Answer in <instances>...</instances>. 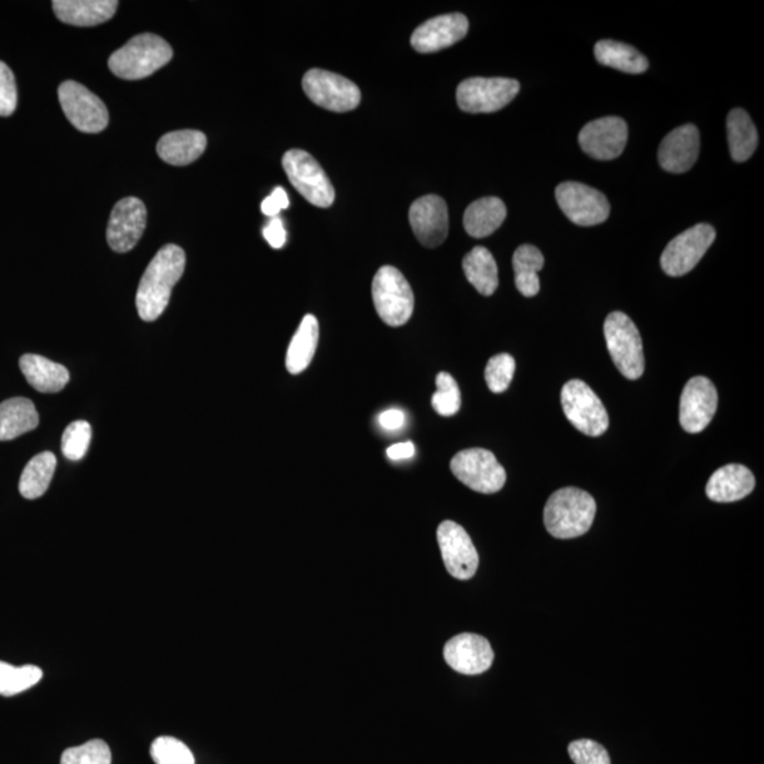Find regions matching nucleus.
<instances>
[{"mask_svg": "<svg viewBox=\"0 0 764 764\" xmlns=\"http://www.w3.org/2000/svg\"><path fill=\"white\" fill-rule=\"evenodd\" d=\"M185 268L186 254L181 247L168 244L157 252L137 292V309L142 320L155 321L162 316Z\"/></svg>", "mask_w": 764, "mask_h": 764, "instance_id": "nucleus-1", "label": "nucleus"}, {"mask_svg": "<svg viewBox=\"0 0 764 764\" xmlns=\"http://www.w3.org/2000/svg\"><path fill=\"white\" fill-rule=\"evenodd\" d=\"M597 501L587 491L565 488L555 491L544 509V524L558 539L578 538L592 527Z\"/></svg>", "mask_w": 764, "mask_h": 764, "instance_id": "nucleus-2", "label": "nucleus"}, {"mask_svg": "<svg viewBox=\"0 0 764 764\" xmlns=\"http://www.w3.org/2000/svg\"><path fill=\"white\" fill-rule=\"evenodd\" d=\"M173 57L166 40L153 33H143L129 40L108 59L109 69L123 79H142L165 67Z\"/></svg>", "mask_w": 764, "mask_h": 764, "instance_id": "nucleus-3", "label": "nucleus"}, {"mask_svg": "<svg viewBox=\"0 0 764 764\" xmlns=\"http://www.w3.org/2000/svg\"><path fill=\"white\" fill-rule=\"evenodd\" d=\"M604 339L614 365L627 380H639L644 373L643 340L637 326L623 312H613L604 321Z\"/></svg>", "mask_w": 764, "mask_h": 764, "instance_id": "nucleus-4", "label": "nucleus"}, {"mask_svg": "<svg viewBox=\"0 0 764 764\" xmlns=\"http://www.w3.org/2000/svg\"><path fill=\"white\" fill-rule=\"evenodd\" d=\"M376 314L385 325L404 326L414 314L415 296L410 282L394 266H381L373 281Z\"/></svg>", "mask_w": 764, "mask_h": 764, "instance_id": "nucleus-5", "label": "nucleus"}, {"mask_svg": "<svg viewBox=\"0 0 764 764\" xmlns=\"http://www.w3.org/2000/svg\"><path fill=\"white\" fill-rule=\"evenodd\" d=\"M287 178L310 205L329 208L335 203L336 192L324 167L310 153L292 149L282 159Z\"/></svg>", "mask_w": 764, "mask_h": 764, "instance_id": "nucleus-6", "label": "nucleus"}, {"mask_svg": "<svg viewBox=\"0 0 764 764\" xmlns=\"http://www.w3.org/2000/svg\"><path fill=\"white\" fill-rule=\"evenodd\" d=\"M560 404L567 419L583 435L597 438L608 430V411L599 396L583 381L567 382L560 392Z\"/></svg>", "mask_w": 764, "mask_h": 764, "instance_id": "nucleus-7", "label": "nucleus"}, {"mask_svg": "<svg viewBox=\"0 0 764 764\" xmlns=\"http://www.w3.org/2000/svg\"><path fill=\"white\" fill-rule=\"evenodd\" d=\"M450 470L461 483L481 494L498 493L507 480L495 456L480 448L459 451L450 461Z\"/></svg>", "mask_w": 764, "mask_h": 764, "instance_id": "nucleus-8", "label": "nucleus"}, {"mask_svg": "<svg viewBox=\"0 0 764 764\" xmlns=\"http://www.w3.org/2000/svg\"><path fill=\"white\" fill-rule=\"evenodd\" d=\"M519 92L517 79L476 77L459 84L456 99L461 111L491 113L507 107Z\"/></svg>", "mask_w": 764, "mask_h": 764, "instance_id": "nucleus-9", "label": "nucleus"}, {"mask_svg": "<svg viewBox=\"0 0 764 764\" xmlns=\"http://www.w3.org/2000/svg\"><path fill=\"white\" fill-rule=\"evenodd\" d=\"M302 87L312 102L327 111H353L361 102L360 88L353 81L326 69H309L302 79Z\"/></svg>", "mask_w": 764, "mask_h": 764, "instance_id": "nucleus-10", "label": "nucleus"}, {"mask_svg": "<svg viewBox=\"0 0 764 764\" xmlns=\"http://www.w3.org/2000/svg\"><path fill=\"white\" fill-rule=\"evenodd\" d=\"M558 206L574 225L592 227L602 225L610 216L607 196L597 188L577 182L560 183L555 190Z\"/></svg>", "mask_w": 764, "mask_h": 764, "instance_id": "nucleus-11", "label": "nucleus"}, {"mask_svg": "<svg viewBox=\"0 0 764 764\" xmlns=\"http://www.w3.org/2000/svg\"><path fill=\"white\" fill-rule=\"evenodd\" d=\"M58 99L68 121L78 131L99 133L108 127L109 113L106 103L81 84L63 83L58 88Z\"/></svg>", "mask_w": 764, "mask_h": 764, "instance_id": "nucleus-12", "label": "nucleus"}, {"mask_svg": "<svg viewBox=\"0 0 764 764\" xmlns=\"http://www.w3.org/2000/svg\"><path fill=\"white\" fill-rule=\"evenodd\" d=\"M716 228L697 225L674 238L662 255V268L669 276H683L691 272L716 241Z\"/></svg>", "mask_w": 764, "mask_h": 764, "instance_id": "nucleus-13", "label": "nucleus"}, {"mask_svg": "<svg viewBox=\"0 0 764 764\" xmlns=\"http://www.w3.org/2000/svg\"><path fill=\"white\" fill-rule=\"evenodd\" d=\"M436 535L450 577L460 580L473 578L479 568V554L466 530L455 521H444Z\"/></svg>", "mask_w": 764, "mask_h": 764, "instance_id": "nucleus-14", "label": "nucleus"}, {"mask_svg": "<svg viewBox=\"0 0 764 764\" xmlns=\"http://www.w3.org/2000/svg\"><path fill=\"white\" fill-rule=\"evenodd\" d=\"M718 408V392L706 376H694L679 400V424L688 434H699L711 424Z\"/></svg>", "mask_w": 764, "mask_h": 764, "instance_id": "nucleus-15", "label": "nucleus"}, {"mask_svg": "<svg viewBox=\"0 0 764 764\" xmlns=\"http://www.w3.org/2000/svg\"><path fill=\"white\" fill-rule=\"evenodd\" d=\"M148 211L142 200L127 197L119 200L109 217L107 241L119 254H125L137 247L145 232Z\"/></svg>", "mask_w": 764, "mask_h": 764, "instance_id": "nucleus-16", "label": "nucleus"}, {"mask_svg": "<svg viewBox=\"0 0 764 764\" xmlns=\"http://www.w3.org/2000/svg\"><path fill=\"white\" fill-rule=\"evenodd\" d=\"M629 138L627 123L622 118L594 119L579 133V145L590 157L613 161L622 155Z\"/></svg>", "mask_w": 764, "mask_h": 764, "instance_id": "nucleus-17", "label": "nucleus"}, {"mask_svg": "<svg viewBox=\"0 0 764 764\" xmlns=\"http://www.w3.org/2000/svg\"><path fill=\"white\" fill-rule=\"evenodd\" d=\"M410 222L422 245L439 247L449 232L448 206L439 196L421 197L410 208Z\"/></svg>", "mask_w": 764, "mask_h": 764, "instance_id": "nucleus-18", "label": "nucleus"}, {"mask_svg": "<svg viewBox=\"0 0 764 764\" xmlns=\"http://www.w3.org/2000/svg\"><path fill=\"white\" fill-rule=\"evenodd\" d=\"M444 657L455 672L465 676H479L493 664L494 652L488 639L479 634L461 633L446 643Z\"/></svg>", "mask_w": 764, "mask_h": 764, "instance_id": "nucleus-19", "label": "nucleus"}, {"mask_svg": "<svg viewBox=\"0 0 764 764\" xmlns=\"http://www.w3.org/2000/svg\"><path fill=\"white\" fill-rule=\"evenodd\" d=\"M468 32L469 20L465 14H441L416 28L412 33L411 44L418 53H436L459 43Z\"/></svg>", "mask_w": 764, "mask_h": 764, "instance_id": "nucleus-20", "label": "nucleus"}, {"mask_svg": "<svg viewBox=\"0 0 764 764\" xmlns=\"http://www.w3.org/2000/svg\"><path fill=\"white\" fill-rule=\"evenodd\" d=\"M701 149L698 128L688 123L669 132L658 149L659 165L669 173H686L696 165Z\"/></svg>", "mask_w": 764, "mask_h": 764, "instance_id": "nucleus-21", "label": "nucleus"}, {"mask_svg": "<svg viewBox=\"0 0 764 764\" xmlns=\"http://www.w3.org/2000/svg\"><path fill=\"white\" fill-rule=\"evenodd\" d=\"M752 471L742 465H727L711 476L707 484L708 499L717 503H733L747 498L755 489Z\"/></svg>", "mask_w": 764, "mask_h": 764, "instance_id": "nucleus-22", "label": "nucleus"}, {"mask_svg": "<svg viewBox=\"0 0 764 764\" xmlns=\"http://www.w3.org/2000/svg\"><path fill=\"white\" fill-rule=\"evenodd\" d=\"M54 13L63 23L78 28H91L112 19L118 9L117 0H54Z\"/></svg>", "mask_w": 764, "mask_h": 764, "instance_id": "nucleus-23", "label": "nucleus"}, {"mask_svg": "<svg viewBox=\"0 0 764 764\" xmlns=\"http://www.w3.org/2000/svg\"><path fill=\"white\" fill-rule=\"evenodd\" d=\"M207 138L200 131H175L166 133L157 142V155L173 166H186L205 153Z\"/></svg>", "mask_w": 764, "mask_h": 764, "instance_id": "nucleus-24", "label": "nucleus"}, {"mask_svg": "<svg viewBox=\"0 0 764 764\" xmlns=\"http://www.w3.org/2000/svg\"><path fill=\"white\" fill-rule=\"evenodd\" d=\"M19 365L29 384L43 394H56L68 384L69 373L66 367L54 363L46 357L24 354Z\"/></svg>", "mask_w": 764, "mask_h": 764, "instance_id": "nucleus-25", "label": "nucleus"}, {"mask_svg": "<svg viewBox=\"0 0 764 764\" xmlns=\"http://www.w3.org/2000/svg\"><path fill=\"white\" fill-rule=\"evenodd\" d=\"M507 217V207L499 197L479 198L465 211L466 232L473 238H484L498 231Z\"/></svg>", "mask_w": 764, "mask_h": 764, "instance_id": "nucleus-26", "label": "nucleus"}, {"mask_svg": "<svg viewBox=\"0 0 764 764\" xmlns=\"http://www.w3.org/2000/svg\"><path fill=\"white\" fill-rule=\"evenodd\" d=\"M39 412L28 399H10L0 404V441L13 440L39 426Z\"/></svg>", "mask_w": 764, "mask_h": 764, "instance_id": "nucleus-27", "label": "nucleus"}, {"mask_svg": "<svg viewBox=\"0 0 764 764\" xmlns=\"http://www.w3.org/2000/svg\"><path fill=\"white\" fill-rule=\"evenodd\" d=\"M319 343V321L314 315H307L301 321L286 354V369L291 374L304 373L314 360Z\"/></svg>", "mask_w": 764, "mask_h": 764, "instance_id": "nucleus-28", "label": "nucleus"}, {"mask_svg": "<svg viewBox=\"0 0 764 764\" xmlns=\"http://www.w3.org/2000/svg\"><path fill=\"white\" fill-rule=\"evenodd\" d=\"M728 142L731 156L738 163L746 162L753 156L758 145L755 123L746 111L732 109L727 119Z\"/></svg>", "mask_w": 764, "mask_h": 764, "instance_id": "nucleus-29", "label": "nucleus"}, {"mask_svg": "<svg viewBox=\"0 0 764 764\" xmlns=\"http://www.w3.org/2000/svg\"><path fill=\"white\" fill-rule=\"evenodd\" d=\"M466 277L480 295L491 296L499 287V268L488 248L476 247L465 257Z\"/></svg>", "mask_w": 764, "mask_h": 764, "instance_id": "nucleus-30", "label": "nucleus"}, {"mask_svg": "<svg viewBox=\"0 0 764 764\" xmlns=\"http://www.w3.org/2000/svg\"><path fill=\"white\" fill-rule=\"evenodd\" d=\"M594 57L602 66L627 74H643L648 69V59L637 48L614 40H600L594 46Z\"/></svg>", "mask_w": 764, "mask_h": 764, "instance_id": "nucleus-31", "label": "nucleus"}, {"mask_svg": "<svg viewBox=\"0 0 764 764\" xmlns=\"http://www.w3.org/2000/svg\"><path fill=\"white\" fill-rule=\"evenodd\" d=\"M57 468V459L52 451H43L34 456L24 468L20 478V494L28 500L42 498L52 483L54 471Z\"/></svg>", "mask_w": 764, "mask_h": 764, "instance_id": "nucleus-32", "label": "nucleus"}, {"mask_svg": "<svg viewBox=\"0 0 764 764\" xmlns=\"http://www.w3.org/2000/svg\"><path fill=\"white\" fill-rule=\"evenodd\" d=\"M545 258L543 252L534 245H521L514 252L513 266L515 274V286L521 295L533 297L538 295L541 290L538 272L543 270Z\"/></svg>", "mask_w": 764, "mask_h": 764, "instance_id": "nucleus-33", "label": "nucleus"}, {"mask_svg": "<svg viewBox=\"0 0 764 764\" xmlns=\"http://www.w3.org/2000/svg\"><path fill=\"white\" fill-rule=\"evenodd\" d=\"M43 672L36 666L13 667L0 662V696L13 697L42 681Z\"/></svg>", "mask_w": 764, "mask_h": 764, "instance_id": "nucleus-34", "label": "nucleus"}, {"mask_svg": "<svg viewBox=\"0 0 764 764\" xmlns=\"http://www.w3.org/2000/svg\"><path fill=\"white\" fill-rule=\"evenodd\" d=\"M438 391L432 396V406L441 416L458 414L461 406V395L458 382L449 373L436 375Z\"/></svg>", "mask_w": 764, "mask_h": 764, "instance_id": "nucleus-35", "label": "nucleus"}, {"mask_svg": "<svg viewBox=\"0 0 764 764\" xmlns=\"http://www.w3.org/2000/svg\"><path fill=\"white\" fill-rule=\"evenodd\" d=\"M91 425L86 421H76L67 426L62 438L63 455L68 460H81L91 444Z\"/></svg>", "mask_w": 764, "mask_h": 764, "instance_id": "nucleus-36", "label": "nucleus"}, {"mask_svg": "<svg viewBox=\"0 0 764 764\" xmlns=\"http://www.w3.org/2000/svg\"><path fill=\"white\" fill-rule=\"evenodd\" d=\"M151 755L156 764H195V756L185 743L172 736L157 738L152 743Z\"/></svg>", "mask_w": 764, "mask_h": 764, "instance_id": "nucleus-37", "label": "nucleus"}, {"mask_svg": "<svg viewBox=\"0 0 764 764\" xmlns=\"http://www.w3.org/2000/svg\"><path fill=\"white\" fill-rule=\"evenodd\" d=\"M111 749L101 739H94L81 746L69 747L59 764H111Z\"/></svg>", "mask_w": 764, "mask_h": 764, "instance_id": "nucleus-38", "label": "nucleus"}, {"mask_svg": "<svg viewBox=\"0 0 764 764\" xmlns=\"http://www.w3.org/2000/svg\"><path fill=\"white\" fill-rule=\"evenodd\" d=\"M515 373V360L510 354L491 357L485 365L484 376L489 390L494 394L507 391Z\"/></svg>", "mask_w": 764, "mask_h": 764, "instance_id": "nucleus-39", "label": "nucleus"}, {"mask_svg": "<svg viewBox=\"0 0 764 764\" xmlns=\"http://www.w3.org/2000/svg\"><path fill=\"white\" fill-rule=\"evenodd\" d=\"M568 753L575 764H612L607 749L590 739L569 743Z\"/></svg>", "mask_w": 764, "mask_h": 764, "instance_id": "nucleus-40", "label": "nucleus"}, {"mask_svg": "<svg viewBox=\"0 0 764 764\" xmlns=\"http://www.w3.org/2000/svg\"><path fill=\"white\" fill-rule=\"evenodd\" d=\"M18 107V88L12 69L0 62V117H10Z\"/></svg>", "mask_w": 764, "mask_h": 764, "instance_id": "nucleus-41", "label": "nucleus"}, {"mask_svg": "<svg viewBox=\"0 0 764 764\" xmlns=\"http://www.w3.org/2000/svg\"><path fill=\"white\" fill-rule=\"evenodd\" d=\"M290 207V197L282 187H276L270 197L262 201L261 210L265 216L275 218L282 210Z\"/></svg>", "mask_w": 764, "mask_h": 764, "instance_id": "nucleus-42", "label": "nucleus"}, {"mask_svg": "<svg viewBox=\"0 0 764 764\" xmlns=\"http://www.w3.org/2000/svg\"><path fill=\"white\" fill-rule=\"evenodd\" d=\"M264 237L272 248L280 250L286 244V230L281 218H272L270 225L264 228Z\"/></svg>", "mask_w": 764, "mask_h": 764, "instance_id": "nucleus-43", "label": "nucleus"}, {"mask_svg": "<svg viewBox=\"0 0 764 764\" xmlns=\"http://www.w3.org/2000/svg\"><path fill=\"white\" fill-rule=\"evenodd\" d=\"M380 425L382 429L394 432L399 430L405 424V414L400 410H389L380 415Z\"/></svg>", "mask_w": 764, "mask_h": 764, "instance_id": "nucleus-44", "label": "nucleus"}, {"mask_svg": "<svg viewBox=\"0 0 764 764\" xmlns=\"http://www.w3.org/2000/svg\"><path fill=\"white\" fill-rule=\"evenodd\" d=\"M386 456H389L391 460H406L414 458L415 446L412 444V441L392 445L389 449H386Z\"/></svg>", "mask_w": 764, "mask_h": 764, "instance_id": "nucleus-45", "label": "nucleus"}]
</instances>
